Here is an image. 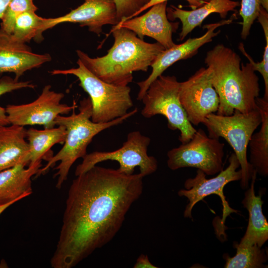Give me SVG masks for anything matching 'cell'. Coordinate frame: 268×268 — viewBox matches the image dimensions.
Here are the masks:
<instances>
[{
  "mask_svg": "<svg viewBox=\"0 0 268 268\" xmlns=\"http://www.w3.org/2000/svg\"><path fill=\"white\" fill-rule=\"evenodd\" d=\"M143 176L95 165L69 187L53 268H71L115 237L142 194Z\"/></svg>",
  "mask_w": 268,
  "mask_h": 268,
  "instance_id": "6da1fadb",
  "label": "cell"
},
{
  "mask_svg": "<svg viewBox=\"0 0 268 268\" xmlns=\"http://www.w3.org/2000/svg\"><path fill=\"white\" fill-rule=\"evenodd\" d=\"M204 63L211 70V81L219 104L217 114L229 116L257 109L259 78L250 63L244 64L232 49L219 44L208 51Z\"/></svg>",
  "mask_w": 268,
  "mask_h": 268,
  "instance_id": "7a4b0ae2",
  "label": "cell"
},
{
  "mask_svg": "<svg viewBox=\"0 0 268 268\" xmlns=\"http://www.w3.org/2000/svg\"><path fill=\"white\" fill-rule=\"evenodd\" d=\"M111 32L114 42L104 56L91 58L76 50L78 59L103 81L117 86H127L134 71H147L158 55L165 49L159 43H149L133 31L114 25Z\"/></svg>",
  "mask_w": 268,
  "mask_h": 268,
  "instance_id": "3957f363",
  "label": "cell"
},
{
  "mask_svg": "<svg viewBox=\"0 0 268 268\" xmlns=\"http://www.w3.org/2000/svg\"><path fill=\"white\" fill-rule=\"evenodd\" d=\"M75 108L69 116L59 115L56 119L57 126L63 125L66 129L67 134L63 146L55 155L47 161L45 166L40 168L36 176L45 173L56 162H60L55 168L57 170L54 177H58L56 187L61 188L67 180L73 164L87 154V148L93 137L102 131L123 123L126 119L135 114L137 109L128 112L124 116L104 123H94L91 120L92 105L89 97L83 98L79 103L78 112Z\"/></svg>",
  "mask_w": 268,
  "mask_h": 268,
  "instance_id": "277c9868",
  "label": "cell"
},
{
  "mask_svg": "<svg viewBox=\"0 0 268 268\" xmlns=\"http://www.w3.org/2000/svg\"><path fill=\"white\" fill-rule=\"evenodd\" d=\"M78 67L54 69L52 75L71 74L79 81V85L89 95L92 105L91 120L104 123L126 115L134 104L129 86H117L106 82L90 71L78 59Z\"/></svg>",
  "mask_w": 268,
  "mask_h": 268,
  "instance_id": "5b68a950",
  "label": "cell"
},
{
  "mask_svg": "<svg viewBox=\"0 0 268 268\" xmlns=\"http://www.w3.org/2000/svg\"><path fill=\"white\" fill-rule=\"evenodd\" d=\"M261 123V114L257 108L246 113L236 110L229 116L212 113L202 123L207 128L209 137H222L233 148L241 167L240 186L244 190L248 189L254 171L247 158L249 142Z\"/></svg>",
  "mask_w": 268,
  "mask_h": 268,
  "instance_id": "8992f818",
  "label": "cell"
},
{
  "mask_svg": "<svg viewBox=\"0 0 268 268\" xmlns=\"http://www.w3.org/2000/svg\"><path fill=\"white\" fill-rule=\"evenodd\" d=\"M180 82L175 76L161 75L149 86L141 99L144 106L141 114L145 118L164 116L168 127L179 130L182 143L188 142L196 132L189 121L179 99Z\"/></svg>",
  "mask_w": 268,
  "mask_h": 268,
  "instance_id": "52a82bcc",
  "label": "cell"
},
{
  "mask_svg": "<svg viewBox=\"0 0 268 268\" xmlns=\"http://www.w3.org/2000/svg\"><path fill=\"white\" fill-rule=\"evenodd\" d=\"M150 138L143 135L138 131L129 133L127 140L119 149L111 151H96L86 154L82 162L75 169V175H80L98 163L106 160L117 161L120 165L117 169L128 175L134 174L136 167L143 176L155 172L158 167L156 158L147 153Z\"/></svg>",
  "mask_w": 268,
  "mask_h": 268,
  "instance_id": "ba28073f",
  "label": "cell"
},
{
  "mask_svg": "<svg viewBox=\"0 0 268 268\" xmlns=\"http://www.w3.org/2000/svg\"><path fill=\"white\" fill-rule=\"evenodd\" d=\"M224 147L219 139L209 137L199 129L188 142L168 151L167 166L172 170L196 168L205 175H214L223 170Z\"/></svg>",
  "mask_w": 268,
  "mask_h": 268,
  "instance_id": "9c48e42d",
  "label": "cell"
},
{
  "mask_svg": "<svg viewBox=\"0 0 268 268\" xmlns=\"http://www.w3.org/2000/svg\"><path fill=\"white\" fill-rule=\"evenodd\" d=\"M64 97L63 93L52 90L50 85H46L33 101L6 106L9 124L23 127L41 125L44 129L55 127L58 116L68 114L77 106L75 102L71 106L62 103Z\"/></svg>",
  "mask_w": 268,
  "mask_h": 268,
  "instance_id": "30bf717a",
  "label": "cell"
},
{
  "mask_svg": "<svg viewBox=\"0 0 268 268\" xmlns=\"http://www.w3.org/2000/svg\"><path fill=\"white\" fill-rule=\"evenodd\" d=\"M179 99L190 122L198 126L209 114L217 112L219 99L213 87L211 70L201 67L180 82Z\"/></svg>",
  "mask_w": 268,
  "mask_h": 268,
  "instance_id": "8fae6325",
  "label": "cell"
},
{
  "mask_svg": "<svg viewBox=\"0 0 268 268\" xmlns=\"http://www.w3.org/2000/svg\"><path fill=\"white\" fill-rule=\"evenodd\" d=\"M229 165L225 170H222L218 175L212 178H206V175L198 169L194 178L187 179L184 183L185 190L178 191L180 197H185L189 200L184 213L185 217L192 218V210L195 204L206 197L214 194L218 196L223 205V218L232 212L237 211L230 207L224 196L223 189L228 183L240 180L241 170L239 161L234 153H231L228 159Z\"/></svg>",
  "mask_w": 268,
  "mask_h": 268,
  "instance_id": "7c38bea8",
  "label": "cell"
},
{
  "mask_svg": "<svg viewBox=\"0 0 268 268\" xmlns=\"http://www.w3.org/2000/svg\"><path fill=\"white\" fill-rule=\"evenodd\" d=\"M79 23L81 27L87 26L89 31L100 35L103 26L116 25L120 21L117 17L114 0H84V2L68 13L56 18H43L40 29L41 38L43 33L63 23Z\"/></svg>",
  "mask_w": 268,
  "mask_h": 268,
  "instance_id": "4fadbf2b",
  "label": "cell"
},
{
  "mask_svg": "<svg viewBox=\"0 0 268 268\" xmlns=\"http://www.w3.org/2000/svg\"><path fill=\"white\" fill-rule=\"evenodd\" d=\"M233 19H223L219 22L204 25L203 28L206 32L201 36L189 38L180 44H175L171 48L165 49L156 57L150 67L152 71L148 77L137 82L139 87L137 99L141 100L150 85L169 67L176 62L190 58L197 53L198 50L204 44L212 41L220 30L215 31L218 27L232 23Z\"/></svg>",
  "mask_w": 268,
  "mask_h": 268,
  "instance_id": "5bb4252c",
  "label": "cell"
},
{
  "mask_svg": "<svg viewBox=\"0 0 268 268\" xmlns=\"http://www.w3.org/2000/svg\"><path fill=\"white\" fill-rule=\"evenodd\" d=\"M167 1L155 4L143 15L126 19L116 25L133 31L140 39H143L145 36L150 37L165 49H169L176 44L172 34L178 29L179 22L169 21L166 12Z\"/></svg>",
  "mask_w": 268,
  "mask_h": 268,
  "instance_id": "9a60e30c",
  "label": "cell"
},
{
  "mask_svg": "<svg viewBox=\"0 0 268 268\" xmlns=\"http://www.w3.org/2000/svg\"><path fill=\"white\" fill-rule=\"evenodd\" d=\"M51 60L49 54L33 53L26 44L16 41L0 27V75L12 72L18 80L26 71Z\"/></svg>",
  "mask_w": 268,
  "mask_h": 268,
  "instance_id": "2e32d148",
  "label": "cell"
},
{
  "mask_svg": "<svg viewBox=\"0 0 268 268\" xmlns=\"http://www.w3.org/2000/svg\"><path fill=\"white\" fill-rule=\"evenodd\" d=\"M238 1L232 0H210L203 5L191 10L182 9L173 5L167 7L168 19H179L182 23L179 40L182 41L195 28L200 26L203 21L210 14L216 13L225 19L229 12L235 11L240 6Z\"/></svg>",
  "mask_w": 268,
  "mask_h": 268,
  "instance_id": "e0dca14e",
  "label": "cell"
},
{
  "mask_svg": "<svg viewBox=\"0 0 268 268\" xmlns=\"http://www.w3.org/2000/svg\"><path fill=\"white\" fill-rule=\"evenodd\" d=\"M21 163L0 172V205L16 202L32 193L31 178L42 166Z\"/></svg>",
  "mask_w": 268,
  "mask_h": 268,
  "instance_id": "ac0fdd59",
  "label": "cell"
},
{
  "mask_svg": "<svg viewBox=\"0 0 268 268\" xmlns=\"http://www.w3.org/2000/svg\"><path fill=\"white\" fill-rule=\"evenodd\" d=\"M257 173L254 170L251 178L250 187L245 193L242 201L244 207L249 213L248 224L246 232L239 244L246 245H257L260 247L268 239V222L263 212L262 194L256 196L255 184Z\"/></svg>",
  "mask_w": 268,
  "mask_h": 268,
  "instance_id": "d6986e66",
  "label": "cell"
},
{
  "mask_svg": "<svg viewBox=\"0 0 268 268\" xmlns=\"http://www.w3.org/2000/svg\"><path fill=\"white\" fill-rule=\"evenodd\" d=\"M26 131L23 126H0V172L21 163L28 165Z\"/></svg>",
  "mask_w": 268,
  "mask_h": 268,
  "instance_id": "ffe728a7",
  "label": "cell"
},
{
  "mask_svg": "<svg viewBox=\"0 0 268 268\" xmlns=\"http://www.w3.org/2000/svg\"><path fill=\"white\" fill-rule=\"evenodd\" d=\"M66 134V128L63 125L44 130L33 128L26 130V138L29 147L28 166L41 163L43 159L47 161L53 156L51 148L56 144H63Z\"/></svg>",
  "mask_w": 268,
  "mask_h": 268,
  "instance_id": "44dd1931",
  "label": "cell"
},
{
  "mask_svg": "<svg viewBox=\"0 0 268 268\" xmlns=\"http://www.w3.org/2000/svg\"><path fill=\"white\" fill-rule=\"evenodd\" d=\"M256 103L261 116L259 131L253 133L248 147L250 150L249 162L257 174L263 177L268 175V100L257 97Z\"/></svg>",
  "mask_w": 268,
  "mask_h": 268,
  "instance_id": "7402d4cb",
  "label": "cell"
},
{
  "mask_svg": "<svg viewBox=\"0 0 268 268\" xmlns=\"http://www.w3.org/2000/svg\"><path fill=\"white\" fill-rule=\"evenodd\" d=\"M233 246L236 249V255L230 257H224L226 260L225 268H263L268 260L266 251L257 245H242L234 242Z\"/></svg>",
  "mask_w": 268,
  "mask_h": 268,
  "instance_id": "603a6c76",
  "label": "cell"
},
{
  "mask_svg": "<svg viewBox=\"0 0 268 268\" xmlns=\"http://www.w3.org/2000/svg\"><path fill=\"white\" fill-rule=\"evenodd\" d=\"M43 19L34 11H27L19 14L15 19L12 36L16 41L25 44L32 39L37 42L41 41L39 31Z\"/></svg>",
  "mask_w": 268,
  "mask_h": 268,
  "instance_id": "cb8c5ba5",
  "label": "cell"
},
{
  "mask_svg": "<svg viewBox=\"0 0 268 268\" xmlns=\"http://www.w3.org/2000/svg\"><path fill=\"white\" fill-rule=\"evenodd\" d=\"M37 9L33 0H11L1 19L0 27L11 34L15 19L19 14L27 11H36Z\"/></svg>",
  "mask_w": 268,
  "mask_h": 268,
  "instance_id": "d4e9b609",
  "label": "cell"
},
{
  "mask_svg": "<svg viewBox=\"0 0 268 268\" xmlns=\"http://www.w3.org/2000/svg\"><path fill=\"white\" fill-rule=\"evenodd\" d=\"M240 5L239 14L243 19L241 35L243 39H246L258 16L261 6L260 0H241Z\"/></svg>",
  "mask_w": 268,
  "mask_h": 268,
  "instance_id": "484cf974",
  "label": "cell"
},
{
  "mask_svg": "<svg viewBox=\"0 0 268 268\" xmlns=\"http://www.w3.org/2000/svg\"><path fill=\"white\" fill-rule=\"evenodd\" d=\"M35 85L30 81H19L8 76L0 78V96L7 93L22 88H34ZM10 125L5 109L0 106V126Z\"/></svg>",
  "mask_w": 268,
  "mask_h": 268,
  "instance_id": "4316f807",
  "label": "cell"
},
{
  "mask_svg": "<svg viewBox=\"0 0 268 268\" xmlns=\"http://www.w3.org/2000/svg\"><path fill=\"white\" fill-rule=\"evenodd\" d=\"M120 22L131 18L145 4L143 0H114Z\"/></svg>",
  "mask_w": 268,
  "mask_h": 268,
  "instance_id": "83f0119b",
  "label": "cell"
},
{
  "mask_svg": "<svg viewBox=\"0 0 268 268\" xmlns=\"http://www.w3.org/2000/svg\"><path fill=\"white\" fill-rule=\"evenodd\" d=\"M238 48L252 65L254 70L259 71L263 76L265 83V94L263 98L268 100V66L264 64L262 61L255 62L246 52L242 43L239 44Z\"/></svg>",
  "mask_w": 268,
  "mask_h": 268,
  "instance_id": "f1b7e54d",
  "label": "cell"
},
{
  "mask_svg": "<svg viewBox=\"0 0 268 268\" xmlns=\"http://www.w3.org/2000/svg\"><path fill=\"white\" fill-rule=\"evenodd\" d=\"M168 0H150L149 2L147 3L144 4L140 9L135 12L131 18L135 17L138 15L139 14L143 12V11L146 10L147 9L150 8L153 5L166 1ZM189 3L188 6L191 8L192 9H194L197 8L204 4L207 3L210 0H186Z\"/></svg>",
  "mask_w": 268,
  "mask_h": 268,
  "instance_id": "f546056e",
  "label": "cell"
},
{
  "mask_svg": "<svg viewBox=\"0 0 268 268\" xmlns=\"http://www.w3.org/2000/svg\"><path fill=\"white\" fill-rule=\"evenodd\" d=\"M134 268H157V267L152 265L147 255L141 254L137 259L135 264L134 266Z\"/></svg>",
  "mask_w": 268,
  "mask_h": 268,
  "instance_id": "4dcf8cb0",
  "label": "cell"
},
{
  "mask_svg": "<svg viewBox=\"0 0 268 268\" xmlns=\"http://www.w3.org/2000/svg\"><path fill=\"white\" fill-rule=\"evenodd\" d=\"M11 0H0V19H1Z\"/></svg>",
  "mask_w": 268,
  "mask_h": 268,
  "instance_id": "1f68e13d",
  "label": "cell"
},
{
  "mask_svg": "<svg viewBox=\"0 0 268 268\" xmlns=\"http://www.w3.org/2000/svg\"><path fill=\"white\" fill-rule=\"evenodd\" d=\"M14 202H10L5 204L0 205V215L8 207L13 204ZM7 265L5 262L0 263V268H6Z\"/></svg>",
  "mask_w": 268,
  "mask_h": 268,
  "instance_id": "d6a6232c",
  "label": "cell"
},
{
  "mask_svg": "<svg viewBox=\"0 0 268 268\" xmlns=\"http://www.w3.org/2000/svg\"><path fill=\"white\" fill-rule=\"evenodd\" d=\"M261 6L268 11V0H260Z\"/></svg>",
  "mask_w": 268,
  "mask_h": 268,
  "instance_id": "836d02e7",
  "label": "cell"
},
{
  "mask_svg": "<svg viewBox=\"0 0 268 268\" xmlns=\"http://www.w3.org/2000/svg\"><path fill=\"white\" fill-rule=\"evenodd\" d=\"M143 0V1L144 2V3L145 4V3H147L148 2H149L150 0Z\"/></svg>",
  "mask_w": 268,
  "mask_h": 268,
  "instance_id": "e575fe53",
  "label": "cell"
}]
</instances>
